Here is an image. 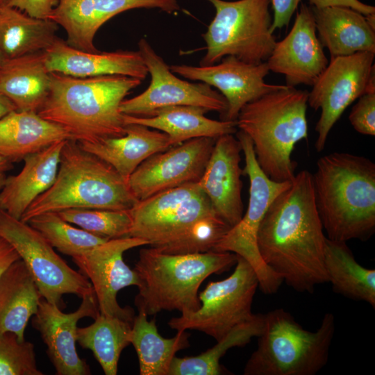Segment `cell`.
I'll list each match as a JSON object with an SVG mask.
<instances>
[{
  "mask_svg": "<svg viewBox=\"0 0 375 375\" xmlns=\"http://www.w3.org/2000/svg\"><path fill=\"white\" fill-rule=\"evenodd\" d=\"M315 206L326 238L367 240L375 232V164L344 152L321 157L312 174Z\"/></svg>",
  "mask_w": 375,
  "mask_h": 375,
  "instance_id": "obj_4",
  "label": "cell"
},
{
  "mask_svg": "<svg viewBox=\"0 0 375 375\" xmlns=\"http://www.w3.org/2000/svg\"><path fill=\"white\" fill-rule=\"evenodd\" d=\"M57 0H9L7 6L40 19H48Z\"/></svg>",
  "mask_w": 375,
  "mask_h": 375,
  "instance_id": "obj_39",
  "label": "cell"
},
{
  "mask_svg": "<svg viewBox=\"0 0 375 375\" xmlns=\"http://www.w3.org/2000/svg\"><path fill=\"white\" fill-rule=\"evenodd\" d=\"M70 224L107 240L128 237L130 210L72 208L58 212Z\"/></svg>",
  "mask_w": 375,
  "mask_h": 375,
  "instance_id": "obj_36",
  "label": "cell"
},
{
  "mask_svg": "<svg viewBox=\"0 0 375 375\" xmlns=\"http://www.w3.org/2000/svg\"><path fill=\"white\" fill-rule=\"evenodd\" d=\"M6 178V176L5 172H0V190L2 188L4 184Z\"/></svg>",
  "mask_w": 375,
  "mask_h": 375,
  "instance_id": "obj_46",
  "label": "cell"
},
{
  "mask_svg": "<svg viewBox=\"0 0 375 375\" xmlns=\"http://www.w3.org/2000/svg\"><path fill=\"white\" fill-rule=\"evenodd\" d=\"M323 48L312 8L302 3L290 32L276 42L265 62L269 71L285 76L286 85L312 86L328 64Z\"/></svg>",
  "mask_w": 375,
  "mask_h": 375,
  "instance_id": "obj_18",
  "label": "cell"
},
{
  "mask_svg": "<svg viewBox=\"0 0 375 375\" xmlns=\"http://www.w3.org/2000/svg\"><path fill=\"white\" fill-rule=\"evenodd\" d=\"M138 201L124 179L110 165L65 140L53 185L30 205L21 220L48 212L72 208L130 210Z\"/></svg>",
  "mask_w": 375,
  "mask_h": 375,
  "instance_id": "obj_7",
  "label": "cell"
},
{
  "mask_svg": "<svg viewBox=\"0 0 375 375\" xmlns=\"http://www.w3.org/2000/svg\"><path fill=\"white\" fill-rule=\"evenodd\" d=\"M326 240L315 203L312 174L302 170L268 208L258 232L260 255L288 286L312 293L328 282Z\"/></svg>",
  "mask_w": 375,
  "mask_h": 375,
  "instance_id": "obj_1",
  "label": "cell"
},
{
  "mask_svg": "<svg viewBox=\"0 0 375 375\" xmlns=\"http://www.w3.org/2000/svg\"><path fill=\"white\" fill-rule=\"evenodd\" d=\"M216 139H191L151 156L128 178L131 192L138 201H142L161 192L198 182Z\"/></svg>",
  "mask_w": 375,
  "mask_h": 375,
  "instance_id": "obj_15",
  "label": "cell"
},
{
  "mask_svg": "<svg viewBox=\"0 0 375 375\" xmlns=\"http://www.w3.org/2000/svg\"><path fill=\"white\" fill-rule=\"evenodd\" d=\"M142 310L132 322L131 344L138 355L141 375H169L176 353L189 347V335L178 331L176 335L165 338L158 331L155 319L148 320Z\"/></svg>",
  "mask_w": 375,
  "mask_h": 375,
  "instance_id": "obj_32",
  "label": "cell"
},
{
  "mask_svg": "<svg viewBox=\"0 0 375 375\" xmlns=\"http://www.w3.org/2000/svg\"><path fill=\"white\" fill-rule=\"evenodd\" d=\"M375 53L357 52L331 58L308 92V104L321 110L315 126V149L324 150L328 134L347 108L367 90L375 78Z\"/></svg>",
  "mask_w": 375,
  "mask_h": 375,
  "instance_id": "obj_13",
  "label": "cell"
},
{
  "mask_svg": "<svg viewBox=\"0 0 375 375\" xmlns=\"http://www.w3.org/2000/svg\"><path fill=\"white\" fill-rule=\"evenodd\" d=\"M42 296L24 262H14L0 277V332L25 340V330L36 313Z\"/></svg>",
  "mask_w": 375,
  "mask_h": 375,
  "instance_id": "obj_29",
  "label": "cell"
},
{
  "mask_svg": "<svg viewBox=\"0 0 375 375\" xmlns=\"http://www.w3.org/2000/svg\"><path fill=\"white\" fill-rule=\"evenodd\" d=\"M312 7L322 8L332 6H342L352 8L363 15L375 12V7L365 4L359 0H308Z\"/></svg>",
  "mask_w": 375,
  "mask_h": 375,
  "instance_id": "obj_41",
  "label": "cell"
},
{
  "mask_svg": "<svg viewBox=\"0 0 375 375\" xmlns=\"http://www.w3.org/2000/svg\"><path fill=\"white\" fill-rule=\"evenodd\" d=\"M169 68L174 74L183 78L216 88L227 103L224 114L220 117L222 120L236 121L244 105L287 86L265 81L269 72L266 62L250 64L233 56H225L219 62L210 65H172Z\"/></svg>",
  "mask_w": 375,
  "mask_h": 375,
  "instance_id": "obj_17",
  "label": "cell"
},
{
  "mask_svg": "<svg viewBox=\"0 0 375 375\" xmlns=\"http://www.w3.org/2000/svg\"><path fill=\"white\" fill-rule=\"evenodd\" d=\"M66 140H72L67 131L34 111L15 110L0 119V156L12 163Z\"/></svg>",
  "mask_w": 375,
  "mask_h": 375,
  "instance_id": "obj_27",
  "label": "cell"
},
{
  "mask_svg": "<svg viewBox=\"0 0 375 375\" xmlns=\"http://www.w3.org/2000/svg\"><path fill=\"white\" fill-rule=\"evenodd\" d=\"M135 8H158L168 14L180 10L178 0H57L48 19L66 31V42L88 52H96L94 36L115 15Z\"/></svg>",
  "mask_w": 375,
  "mask_h": 375,
  "instance_id": "obj_20",
  "label": "cell"
},
{
  "mask_svg": "<svg viewBox=\"0 0 375 375\" xmlns=\"http://www.w3.org/2000/svg\"><path fill=\"white\" fill-rule=\"evenodd\" d=\"M0 237L16 250L48 302L61 308L64 294L82 298L94 292L88 278L70 267L36 229L1 208Z\"/></svg>",
  "mask_w": 375,
  "mask_h": 375,
  "instance_id": "obj_12",
  "label": "cell"
},
{
  "mask_svg": "<svg viewBox=\"0 0 375 375\" xmlns=\"http://www.w3.org/2000/svg\"><path fill=\"white\" fill-rule=\"evenodd\" d=\"M44 59L49 72L73 77L122 75L143 80L148 74L138 51L88 52L58 38L44 51Z\"/></svg>",
  "mask_w": 375,
  "mask_h": 375,
  "instance_id": "obj_22",
  "label": "cell"
},
{
  "mask_svg": "<svg viewBox=\"0 0 375 375\" xmlns=\"http://www.w3.org/2000/svg\"><path fill=\"white\" fill-rule=\"evenodd\" d=\"M5 60L6 59H5L3 55V53H2V52H1V51L0 49V66L3 64V62H4Z\"/></svg>",
  "mask_w": 375,
  "mask_h": 375,
  "instance_id": "obj_48",
  "label": "cell"
},
{
  "mask_svg": "<svg viewBox=\"0 0 375 375\" xmlns=\"http://www.w3.org/2000/svg\"><path fill=\"white\" fill-rule=\"evenodd\" d=\"M208 110L192 106H174L156 110L149 117L123 114L125 124H139L166 133L172 146L197 138H217L237 132L236 121L215 120Z\"/></svg>",
  "mask_w": 375,
  "mask_h": 375,
  "instance_id": "obj_26",
  "label": "cell"
},
{
  "mask_svg": "<svg viewBox=\"0 0 375 375\" xmlns=\"http://www.w3.org/2000/svg\"><path fill=\"white\" fill-rule=\"evenodd\" d=\"M132 322L99 314L94 322L77 328L76 342L90 350L106 375H116L123 349L131 344Z\"/></svg>",
  "mask_w": 375,
  "mask_h": 375,
  "instance_id": "obj_33",
  "label": "cell"
},
{
  "mask_svg": "<svg viewBox=\"0 0 375 375\" xmlns=\"http://www.w3.org/2000/svg\"><path fill=\"white\" fill-rule=\"evenodd\" d=\"M236 138L244 156L243 174L249 179L248 206L241 219L229 228L213 251L232 252L244 258L255 270L260 290L265 294H273L283 281L263 262L258 248V232L268 208L291 181L277 182L268 177L256 160L249 137L238 131Z\"/></svg>",
  "mask_w": 375,
  "mask_h": 375,
  "instance_id": "obj_10",
  "label": "cell"
},
{
  "mask_svg": "<svg viewBox=\"0 0 375 375\" xmlns=\"http://www.w3.org/2000/svg\"><path fill=\"white\" fill-rule=\"evenodd\" d=\"M308 98L307 90L287 85L247 103L237 117V128L249 137L260 167L273 181L295 176L291 154L308 137Z\"/></svg>",
  "mask_w": 375,
  "mask_h": 375,
  "instance_id": "obj_5",
  "label": "cell"
},
{
  "mask_svg": "<svg viewBox=\"0 0 375 375\" xmlns=\"http://www.w3.org/2000/svg\"><path fill=\"white\" fill-rule=\"evenodd\" d=\"M20 257L14 247L0 237V277L3 272Z\"/></svg>",
  "mask_w": 375,
  "mask_h": 375,
  "instance_id": "obj_42",
  "label": "cell"
},
{
  "mask_svg": "<svg viewBox=\"0 0 375 375\" xmlns=\"http://www.w3.org/2000/svg\"><path fill=\"white\" fill-rule=\"evenodd\" d=\"M143 245H147L146 241L128 236L108 240L87 253L72 257L80 272L90 281L101 314L133 322V308L121 307L117 295L126 287L139 286L138 274L125 263L123 255Z\"/></svg>",
  "mask_w": 375,
  "mask_h": 375,
  "instance_id": "obj_16",
  "label": "cell"
},
{
  "mask_svg": "<svg viewBox=\"0 0 375 375\" xmlns=\"http://www.w3.org/2000/svg\"><path fill=\"white\" fill-rule=\"evenodd\" d=\"M237 260L228 251L169 254L142 249L134 267L140 279L135 304L147 315L162 310L194 312L201 305L199 289L203 281L228 270Z\"/></svg>",
  "mask_w": 375,
  "mask_h": 375,
  "instance_id": "obj_6",
  "label": "cell"
},
{
  "mask_svg": "<svg viewBox=\"0 0 375 375\" xmlns=\"http://www.w3.org/2000/svg\"><path fill=\"white\" fill-rule=\"evenodd\" d=\"M324 267L333 292L375 308V270L360 265L345 242L326 238Z\"/></svg>",
  "mask_w": 375,
  "mask_h": 375,
  "instance_id": "obj_31",
  "label": "cell"
},
{
  "mask_svg": "<svg viewBox=\"0 0 375 375\" xmlns=\"http://www.w3.org/2000/svg\"><path fill=\"white\" fill-rule=\"evenodd\" d=\"M302 0H271L272 24L271 30L287 26Z\"/></svg>",
  "mask_w": 375,
  "mask_h": 375,
  "instance_id": "obj_40",
  "label": "cell"
},
{
  "mask_svg": "<svg viewBox=\"0 0 375 375\" xmlns=\"http://www.w3.org/2000/svg\"><path fill=\"white\" fill-rule=\"evenodd\" d=\"M15 110L17 109L12 102L0 92V119Z\"/></svg>",
  "mask_w": 375,
  "mask_h": 375,
  "instance_id": "obj_43",
  "label": "cell"
},
{
  "mask_svg": "<svg viewBox=\"0 0 375 375\" xmlns=\"http://www.w3.org/2000/svg\"><path fill=\"white\" fill-rule=\"evenodd\" d=\"M51 72L44 51L6 59L0 66V92L17 110L38 112L49 92Z\"/></svg>",
  "mask_w": 375,
  "mask_h": 375,
  "instance_id": "obj_28",
  "label": "cell"
},
{
  "mask_svg": "<svg viewBox=\"0 0 375 375\" xmlns=\"http://www.w3.org/2000/svg\"><path fill=\"white\" fill-rule=\"evenodd\" d=\"M12 168V162L0 156V172H6Z\"/></svg>",
  "mask_w": 375,
  "mask_h": 375,
  "instance_id": "obj_44",
  "label": "cell"
},
{
  "mask_svg": "<svg viewBox=\"0 0 375 375\" xmlns=\"http://www.w3.org/2000/svg\"><path fill=\"white\" fill-rule=\"evenodd\" d=\"M233 272L219 281H210L199 293L201 302L194 312L172 318L168 325L178 331L197 330L216 341L237 325L251 319L253 299L259 285L251 265L238 256Z\"/></svg>",
  "mask_w": 375,
  "mask_h": 375,
  "instance_id": "obj_11",
  "label": "cell"
},
{
  "mask_svg": "<svg viewBox=\"0 0 375 375\" xmlns=\"http://www.w3.org/2000/svg\"><path fill=\"white\" fill-rule=\"evenodd\" d=\"M349 119L358 133L375 135V91L367 92L358 98L351 109Z\"/></svg>",
  "mask_w": 375,
  "mask_h": 375,
  "instance_id": "obj_38",
  "label": "cell"
},
{
  "mask_svg": "<svg viewBox=\"0 0 375 375\" xmlns=\"http://www.w3.org/2000/svg\"><path fill=\"white\" fill-rule=\"evenodd\" d=\"M28 223L36 229L58 251L74 257L92 250L107 240L76 228L56 212L36 215Z\"/></svg>",
  "mask_w": 375,
  "mask_h": 375,
  "instance_id": "obj_35",
  "label": "cell"
},
{
  "mask_svg": "<svg viewBox=\"0 0 375 375\" xmlns=\"http://www.w3.org/2000/svg\"><path fill=\"white\" fill-rule=\"evenodd\" d=\"M335 330L326 312L315 331L304 329L283 308L265 314L258 347L248 359L244 375H315L327 363Z\"/></svg>",
  "mask_w": 375,
  "mask_h": 375,
  "instance_id": "obj_8",
  "label": "cell"
},
{
  "mask_svg": "<svg viewBox=\"0 0 375 375\" xmlns=\"http://www.w3.org/2000/svg\"><path fill=\"white\" fill-rule=\"evenodd\" d=\"M142 80L122 75L78 78L51 72L49 94L38 114L78 142L125 134L120 104Z\"/></svg>",
  "mask_w": 375,
  "mask_h": 375,
  "instance_id": "obj_3",
  "label": "cell"
},
{
  "mask_svg": "<svg viewBox=\"0 0 375 375\" xmlns=\"http://www.w3.org/2000/svg\"><path fill=\"white\" fill-rule=\"evenodd\" d=\"M236 137L226 134L215 140L210 158L198 184L219 215L230 226L243 215L240 152Z\"/></svg>",
  "mask_w": 375,
  "mask_h": 375,
  "instance_id": "obj_21",
  "label": "cell"
},
{
  "mask_svg": "<svg viewBox=\"0 0 375 375\" xmlns=\"http://www.w3.org/2000/svg\"><path fill=\"white\" fill-rule=\"evenodd\" d=\"M8 1L9 0H0V8L5 6H7Z\"/></svg>",
  "mask_w": 375,
  "mask_h": 375,
  "instance_id": "obj_47",
  "label": "cell"
},
{
  "mask_svg": "<svg viewBox=\"0 0 375 375\" xmlns=\"http://www.w3.org/2000/svg\"><path fill=\"white\" fill-rule=\"evenodd\" d=\"M65 142H56L23 159L24 163L21 171L6 177L0 190L1 210L21 219L35 199L54 183Z\"/></svg>",
  "mask_w": 375,
  "mask_h": 375,
  "instance_id": "obj_23",
  "label": "cell"
},
{
  "mask_svg": "<svg viewBox=\"0 0 375 375\" xmlns=\"http://www.w3.org/2000/svg\"><path fill=\"white\" fill-rule=\"evenodd\" d=\"M34 345L12 332H0V375H42Z\"/></svg>",
  "mask_w": 375,
  "mask_h": 375,
  "instance_id": "obj_37",
  "label": "cell"
},
{
  "mask_svg": "<svg viewBox=\"0 0 375 375\" xmlns=\"http://www.w3.org/2000/svg\"><path fill=\"white\" fill-rule=\"evenodd\" d=\"M148 73L149 87L141 94L120 104L124 115L149 117L156 110L168 106H192L216 111L222 117L227 107L224 96L205 83H191L178 78L145 38L138 43Z\"/></svg>",
  "mask_w": 375,
  "mask_h": 375,
  "instance_id": "obj_14",
  "label": "cell"
},
{
  "mask_svg": "<svg viewBox=\"0 0 375 375\" xmlns=\"http://www.w3.org/2000/svg\"><path fill=\"white\" fill-rule=\"evenodd\" d=\"M265 314H255L249 320L231 329L217 344L202 353L190 357L175 356L169 375H219L224 371L219 363L230 349L242 347L253 338L258 337L263 329Z\"/></svg>",
  "mask_w": 375,
  "mask_h": 375,
  "instance_id": "obj_34",
  "label": "cell"
},
{
  "mask_svg": "<svg viewBox=\"0 0 375 375\" xmlns=\"http://www.w3.org/2000/svg\"><path fill=\"white\" fill-rule=\"evenodd\" d=\"M318 38L331 58L357 52L375 53V30L365 16L347 7H311Z\"/></svg>",
  "mask_w": 375,
  "mask_h": 375,
  "instance_id": "obj_25",
  "label": "cell"
},
{
  "mask_svg": "<svg viewBox=\"0 0 375 375\" xmlns=\"http://www.w3.org/2000/svg\"><path fill=\"white\" fill-rule=\"evenodd\" d=\"M130 212L129 237L143 240L151 247L169 254L213 251L231 228L198 182L138 201Z\"/></svg>",
  "mask_w": 375,
  "mask_h": 375,
  "instance_id": "obj_2",
  "label": "cell"
},
{
  "mask_svg": "<svg viewBox=\"0 0 375 375\" xmlns=\"http://www.w3.org/2000/svg\"><path fill=\"white\" fill-rule=\"evenodd\" d=\"M78 143L110 165L126 181L149 157L172 147L166 133L135 123L126 124L123 136Z\"/></svg>",
  "mask_w": 375,
  "mask_h": 375,
  "instance_id": "obj_24",
  "label": "cell"
},
{
  "mask_svg": "<svg viewBox=\"0 0 375 375\" xmlns=\"http://www.w3.org/2000/svg\"><path fill=\"white\" fill-rule=\"evenodd\" d=\"M206 1L215 14L202 35L206 53L199 65L216 64L227 56L250 64L265 62L276 42L271 0Z\"/></svg>",
  "mask_w": 375,
  "mask_h": 375,
  "instance_id": "obj_9",
  "label": "cell"
},
{
  "mask_svg": "<svg viewBox=\"0 0 375 375\" xmlns=\"http://www.w3.org/2000/svg\"><path fill=\"white\" fill-rule=\"evenodd\" d=\"M58 25L13 7L0 8V49L5 59L43 52L58 38Z\"/></svg>",
  "mask_w": 375,
  "mask_h": 375,
  "instance_id": "obj_30",
  "label": "cell"
},
{
  "mask_svg": "<svg viewBox=\"0 0 375 375\" xmlns=\"http://www.w3.org/2000/svg\"><path fill=\"white\" fill-rule=\"evenodd\" d=\"M365 18L370 27L375 30V12L366 15Z\"/></svg>",
  "mask_w": 375,
  "mask_h": 375,
  "instance_id": "obj_45",
  "label": "cell"
},
{
  "mask_svg": "<svg viewBox=\"0 0 375 375\" xmlns=\"http://www.w3.org/2000/svg\"><path fill=\"white\" fill-rule=\"evenodd\" d=\"M81 299L77 310L65 313L57 305L42 297L38 309L32 317V324L39 331L58 375L91 374L89 365L76 351L77 324L84 317L94 319L99 310L94 292Z\"/></svg>",
  "mask_w": 375,
  "mask_h": 375,
  "instance_id": "obj_19",
  "label": "cell"
}]
</instances>
